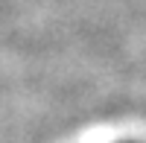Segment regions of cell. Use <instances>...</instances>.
I'll use <instances>...</instances> for the list:
<instances>
[{
    "label": "cell",
    "mask_w": 146,
    "mask_h": 143,
    "mask_svg": "<svg viewBox=\"0 0 146 143\" xmlns=\"http://www.w3.org/2000/svg\"><path fill=\"white\" fill-rule=\"evenodd\" d=\"M123 143H135V140H123Z\"/></svg>",
    "instance_id": "6da1fadb"
}]
</instances>
